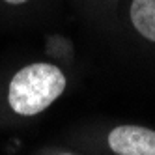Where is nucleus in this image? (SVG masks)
Here are the masks:
<instances>
[{"label":"nucleus","mask_w":155,"mask_h":155,"mask_svg":"<svg viewBox=\"0 0 155 155\" xmlns=\"http://www.w3.org/2000/svg\"><path fill=\"white\" fill-rule=\"evenodd\" d=\"M131 21L144 38L155 41V0H133Z\"/></svg>","instance_id":"obj_3"},{"label":"nucleus","mask_w":155,"mask_h":155,"mask_svg":"<svg viewBox=\"0 0 155 155\" xmlns=\"http://www.w3.org/2000/svg\"><path fill=\"white\" fill-rule=\"evenodd\" d=\"M6 2H9V4H23V2H26V0H6Z\"/></svg>","instance_id":"obj_4"},{"label":"nucleus","mask_w":155,"mask_h":155,"mask_svg":"<svg viewBox=\"0 0 155 155\" xmlns=\"http://www.w3.org/2000/svg\"><path fill=\"white\" fill-rule=\"evenodd\" d=\"M108 146L118 155H155V131L138 125H120L108 135Z\"/></svg>","instance_id":"obj_2"},{"label":"nucleus","mask_w":155,"mask_h":155,"mask_svg":"<svg viewBox=\"0 0 155 155\" xmlns=\"http://www.w3.org/2000/svg\"><path fill=\"white\" fill-rule=\"evenodd\" d=\"M65 88L64 73L52 64H32L23 68L9 84V107L17 114L34 116L45 110Z\"/></svg>","instance_id":"obj_1"}]
</instances>
